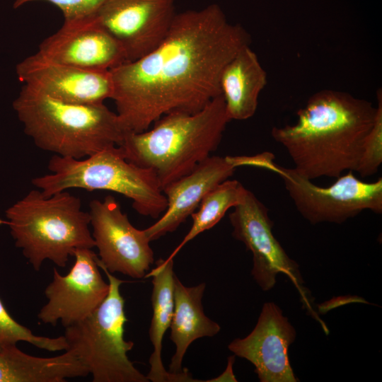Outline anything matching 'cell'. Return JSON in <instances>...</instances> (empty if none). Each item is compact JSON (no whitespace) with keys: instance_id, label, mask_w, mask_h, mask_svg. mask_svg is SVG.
I'll use <instances>...</instances> for the list:
<instances>
[{"instance_id":"cell-14","label":"cell","mask_w":382,"mask_h":382,"mask_svg":"<svg viewBox=\"0 0 382 382\" xmlns=\"http://www.w3.org/2000/svg\"><path fill=\"white\" fill-rule=\"evenodd\" d=\"M295 337L288 318L279 306L268 302L263 305L253 331L244 338L233 340L228 347L254 365L260 381L296 382L288 354Z\"/></svg>"},{"instance_id":"cell-9","label":"cell","mask_w":382,"mask_h":382,"mask_svg":"<svg viewBox=\"0 0 382 382\" xmlns=\"http://www.w3.org/2000/svg\"><path fill=\"white\" fill-rule=\"evenodd\" d=\"M90 225L98 262L110 273L115 272L141 279L149 272L154 257L144 230L135 228L119 202L111 195L89 204Z\"/></svg>"},{"instance_id":"cell-16","label":"cell","mask_w":382,"mask_h":382,"mask_svg":"<svg viewBox=\"0 0 382 382\" xmlns=\"http://www.w3.org/2000/svg\"><path fill=\"white\" fill-rule=\"evenodd\" d=\"M236 168L226 156H210L190 173L164 187L167 207L161 217L144 230L149 240H156L175 231L195 212L204 197L229 179Z\"/></svg>"},{"instance_id":"cell-21","label":"cell","mask_w":382,"mask_h":382,"mask_svg":"<svg viewBox=\"0 0 382 382\" xmlns=\"http://www.w3.org/2000/svg\"><path fill=\"white\" fill-rule=\"evenodd\" d=\"M247 189L238 180L227 179L209 191L191 216L192 225L183 241L170 255L174 258L181 248L199 233L214 226L226 212L239 204Z\"/></svg>"},{"instance_id":"cell-20","label":"cell","mask_w":382,"mask_h":382,"mask_svg":"<svg viewBox=\"0 0 382 382\" xmlns=\"http://www.w3.org/2000/svg\"><path fill=\"white\" fill-rule=\"evenodd\" d=\"M88 374L86 366L69 349L52 357L28 354L16 345L0 349V382H64Z\"/></svg>"},{"instance_id":"cell-19","label":"cell","mask_w":382,"mask_h":382,"mask_svg":"<svg viewBox=\"0 0 382 382\" xmlns=\"http://www.w3.org/2000/svg\"><path fill=\"white\" fill-rule=\"evenodd\" d=\"M205 283L186 286L178 278L174 279V309L170 323V340L175 345L169 366V371L182 373L184 356L188 347L203 337H213L221 330L220 325L204 313L202 297Z\"/></svg>"},{"instance_id":"cell-17","label":"cell","mask_w":382,"mask_h":382,"mask_svg":"<svg viewBox=\"0 0 382 382\" xmlns=\"http://www.w3.org/2000/svg\"><path fill=\"white\" fill-rule=\"evenodd\" d=\"M173 259H159L156 267L149 272L145 278L152 277L151 294L152 318L149 328L150 341L154 351L149 358L150 370L146 376L152 382L197 381L185 369L182 373L167 371L161 358L163 336L170 326L174 309Z\"/></svg>"},{"instance_id":"cell-24","label":"cell","mask_w":382,"mask_h":382,"mask_svg":"<svg viewBox=\"0 0 382 382\" xmlns=\"http://www.w3.org/2000/svg\"><path fill=\"white\" fill-rule=\"evenodd\" d=\"M36 1L56 6L63 14L64 23H71L95 16L105 0H15L13 8Z\"/></svg>"},{"instance_id":"cell-12","label":"cell","mask_w":382,"mask_h":382,"mask_svg":"<svg viewBox=\"0 0 382 382\" xmlns=\"http://www.w3.org/2000/svg\"><path fill=\"white\" fill-rule=\"evenodd\" d=\"M233 236L243 242L253 254L251 274L264 291L273 288L282 273L296 284L302 283L298 264L291 259L272 233V221L267 207L247 190L243 200L229 214Z\"/></svg>"},{"instance_id":"cell-2","label":"cell","mask_w":382,"mask_h":382,"mask_svg":"<svg viewBox=\"0 0 382 382\" xmlns=\"http://www.w3.org/2000/svg\"><path fill=\"white\" fill-rule=\"evenodd\" d=\"M376 107L335 90L312 95L297 111L294 125L273 127L271 135L292 160L294 169L311 180L355 171Z\"/></svg>"},{"instance_id":"cell-22","label":"cell","mask_w":382,"mask_h":382,"mask_svg":"<svg viewBox=\"0 0 382 382\" xmlns=\"http://www.w3.org/2000/svg\"><path fill=\"white\" fill-rule=\"evenodd\" d=\"M21 341L49 352L66 351L69 348L64 335L57 337L35 335L14 320L0 299V349Z\"/></svg>"},{"instance_id":"cell-11","label":"cell","mask_w":382,"mask_h":382,"mask_svg":"<svg viewBox=\"0 0 382 382\" xmlns=\"http://www.w3.org/2000/svg\"><path fill=\"white\" fill-rule=\"evenodd\" d=\"M175 0H105L95 18L120 45L127 62L156 48L167 35Z\"/></svg>"},{"instance_id":"cell-8","label":"cell","mask_w":382,"mask_h":382,"mask_svg":"<svg viewBox=\"0 0 382 382\" xmlns=\"http://www.w3.org/2000/svg\"><path fill=\"white\" fill-rule=\"evenodd\" d=\"M273 155L263 152L254 156H236L237 167L253 166L272 171L280 176L301 215L313 224H341L364 210L382 213V179L366 183L357 178L353 171L341 175L328 187L315 185L294 168L277 165Z\"/></svg>"},{"instance_id":"cell-5","label":"cell","mask_w":382,"mask_h":382,"mask_svg":"<svg viewBox=\"0 0 382 382\" xmlns=\"http://www.w3.org/2000/svg\"><path fill=\"white\" fill-rule=\"evenodd\" d=\"M17 248L35 271L48 260L65 267L70 256L81 248L95 247L89 228V213L81 199L64 190L46 197L33 190L5 212Z\"/></svg>"},{"instance_id":"cell-3","label":"cell","mask_w":382,"mask_h":382,"mask_svg":"<svg viewBox=\"0 0 382 382\" xmlns=\"http://www.w3.org/2000/svg\"><path fill=\"white\" fill-rule=\"evenodd\" d=\"M230 121L221 94L197 112H171L151 129L125 133L119 146L126 160L151 169L163 190L216 150Z\"/></svg>"},{"instance_id":"cell-4","label":"cell","mask_w":382,"mask_h":382,"mask_svg":"<svg viewBox=\"0 0 382 382\" xmlns=\"http://www.w3.org/2000/svg\"><path fill=\"white\" fill-rule=\"evenodd\" d=\"M13 108L35 146L62 157L82 159L120 146L125 134L104 103H65L24 85Z\"/></svg>"},{"instance_id":"cell-7","label":"cell","mask_w":382,"mask_h":382,"mask_svg":"<svg viewBox=\"0 0 382 382\" xmlns=\"http://www.w3.org/2000/svg\"><path fill=\"white\" fill-rule=\"evenodd\" d=\"M98 264L108 277V294L85 319L64 328L68 349L86 366L93 382H149L127 355L134 345L124 337L127 319L120 286L125 282Z\"/></svg>"},{"instance_id":"cell-15","label":"cell","mask_w":382,"mask_h":382,"mask_svg":"<svg viewBox=\"0 0 382 382\" xmlns=\"http://www.w3.org/2000/svg\"><path fill=\"white\" fill-rule=\"evenodd\" d=\"M37 52L57 62L93 71H110L127 62L120 45L95 16L64 23L40 44Z\"/></svg>"},{"instance_id":"cell-18","label":"cell","mask_w":382,"mask_h":382,"mask_svg":"<svg viewBox=\"0 0 382 382\" xmlns=\"http://www.w3.org/2000/svg\"><path fill=\"white\" fill-rule=\"evenodd\" d=\"M267 82L256 53L246 45L227 63L219 86L230 120H245L256 112L258 98Z\"/></svg>"},{"instance_id":"cell-10","label":"cell","mask_w":382,"mask_h":382,"mask_svg":"<svg viewBox=\"0 0 382 382\" xmlns=\"http://www.w3.org/2000/svg\"><path fill=\"white\" fill-rule=\"evenodd\" d=\"M74 263L66 275L56 268L45 294L47 302L37 318L45 324L64 328L77 323L92 313L108 296L110 285L103 279L98 264V255L91 248L75 251Z\"/></svg>"},{"instance_id":"cell-13","label":"cell","mask_w":382,"mask_h":382,"mask_svg":"<svg viewBox=\"0 0 382 382\" xmlns=\"http://www.w3.org/2000/svg\"><path fill=\"white\" fill-rule=\"evenodd\" d=\"M18 79L54 99L74 104L97 105L111 99L110 71L84 69L49 59L37 52L16 66Z\"/></svg>"},{"instance_id":"cell-6","label":"cell","mask_w":382,"mask_h":382,"mask_svg":"<svg viewBox=\"0 0 382 382\" xmlns=\"http://www.w3.org/2000/svg\"><path fill=\"white\" fill-rule=\"evenodd\" d=\"M48 169L51 173L32 180L46 197L72 188L112 191L129 198L139 214L154 219L167 207L155 173L126 160L119 146L82 159L54 154Z\"/></svg>"},{"instance_id":"cell-1","label":"cell","mask_w":382,"mask_h":382,"mask_svg":"<svg viewBox=\"0 0 382 382\" xmlns=\"http://www.w3.org/2000/svg\"><path fill=\"white\" fill-rule=\"evenodd\" d=\"M250 42L216 4L176 13L156 48L110 70L111 99L125 133L144 132L171 112L201 110L221 95L222 70Z\"/></svg>"},{"instance_id":"cell-23","label":"cell","mask_w":382,"mask_h":382,"mask_svg":"<svg viewBox=\"0 0 382 382\" xmlns=\"http://www.w3.org/2000/svg\"><path fill=\"white\" fill-rule=\"evenodd\" d=\"M382 163V94L377 93V105L374 123L363 145L362 154L356 168L361 178L375 175Z\"/></svg>"}]
</instances>
